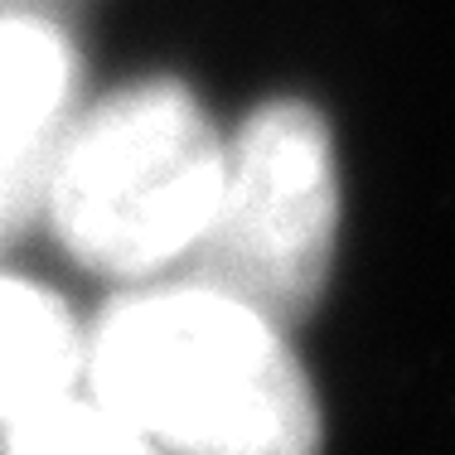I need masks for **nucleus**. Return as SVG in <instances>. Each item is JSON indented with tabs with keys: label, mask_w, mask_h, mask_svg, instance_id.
Segmentation results:
<instances>
[{
	"label": "nucleus",
	"mask_w": 455,
	"mask_h": 455,
	"mask_svg": "<svg viewBox=\"0 0 455 455\" xmlns=\"http://www.w3.org/2000/svg\"><path fill=\"white\" fill-rule=\"evenodd\" d=\"M83 368L165 455H320V403L286 330L199 281L107 306Z\"/></svg>",
	"instance_id": "obj_1"
},
{
	"label": "nucleus",
	"mask_w": 455,
	"mask_h": 455,
	"mask_svg": "<svg viewBox=\"0 0 455 455\" xmlns=\"http://www.w3.org/2000/svg\"><path fill=\"white\" fill-rule=\"evenodd\" d=\"M223 156L228 146L184 83H126L83 122H68L39 204L73 262L140 281L199 243L223 184Z\"/></svg>",
	"instance_id": "obj_2"
},
{
	"label": "nucleus",
	"mask_w": 455,
	"mask_h": 455,
	"mask_svg": "<svg viewBox=\"0 0 455 455\" xmlns=\"http://www.w3.org/2000/svg\"><path fill=\"white\" fill-rule=\"evenodd\" d=\"M339 247V170L324 116L281 97L257 107L223 156V184L189 281L262 310L281 330L306 320L330 286Z\"/></svg>",
	"instance_id": "obj_3"
},
{
	"label": "nucleus",
	"mask_w": 455,
	"mask_h": 455,
	"mask_svg": "<svg viewBox=\"0 0 455 455\" xmlns=\"http://www.w3.org/2000/svg\"><path fill=\"white\" fill-rule=\"evenodd\" d=\"M78 83L73 44L44 15H0V165L44 189Z\"/></svg>",
	"instance_id": "obj_4"
},
{
	"label": "nucleus",
	"mask_w": 455,
	"mask_h": 455,
	"mask_svg": "<svg viewBox=\"0 0 455 455\" xmlns=\"http://www.w3.org/2000/svg\"><path fill=\"white\" fill-rule=\"evenodd\" d=\"M88 339L53 291L0 276V427L73 393Z\"/></svg>",
	"instance_id": "obj_5"
},
{
	"label": "nucleus",
	"mask_w": 455,
	"mask_h": 455,
	"mask_svg": "<svg viewBox=\"0 0 455 455\" xmlns=\"http://www.w3.org/2000/svg\"><path fill=\"white\" fill-rule=\"evenodd\" d=\"M5 455H165L150 436H140L132 421H122L102 403L83 397H53L49 407L0 427Z\"/></svg>",
	"instance_id": "obj_6"
},
{
	"label": "nucleus",
	"mask_w": 455,
	"mask_h": 455,
	"mask_svg": "<svg viewBox=\"0 0 455 455\" xmlns=\"http://www.w3.org/2000/svg\"><path fill=\"white\" fill-rule=\"evenodd\" d=\"M39 199H44V189H39V184H29L25 175H15V170L0 165V237H5L10 228L25 223V213L35 209Z\"/></svg>",
	"instance_id": "obj_7"
},
{
	"label": "nucleus",
	"mask_w": 455,
	"mask_h": 455,
	"mask_svg": "<svg viewBox=\"0 0 455 455\" xmlns=\"http://www.w3.org/2000/svg\"><path fill=\"white\" fill-rule=\"evenodd\" d=\"M53 5H68V0H0V15H44Z\"/></svg>",
	"instance_id": "obj_8"
}]
</instances>
